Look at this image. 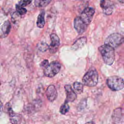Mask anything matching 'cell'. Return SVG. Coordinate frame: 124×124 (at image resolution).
I'll list each match as a JSON object with an SVG mask.
<instances>
[{"mask_svg": "<svg viewBox=\"0 0 124 124\" xmlns=\"http://www.w3.org/2000/svg\"><path fill=\"white\" fill-rule=\"evenodd\" d=\"M104 62L107 65H111L115 60V51L113 47L107 45H103L98 48Z\"/></svg>", "mask_w": 124, "mask_h": 124, "instance_id": "1", "label": "cell"}, {"mask_svg": "<svg viewBox=\"0 0 124 124\" xmlns=\"http://www.w3.org/2000/svg\"><path fill=\"white\" fill-rule=\"evenodd\" d=\"M98 80V74L95 69L89 70L83 76L82 81L84 85L89 87L95 86Z\"/></svg>", "mask_w": 124, "mask_h": 124, "instance_id": "2", "label": "cell"}, {"mask_svg": "<svg viewBox=\"0 0 124 124\" xmlns=\"http://www.w3.org/2000/svg\"><path fill=\"white\" fill-rule=\"evenodd\" d=\"M107 84L108 88L111 90L119 91L124 87V80L120 77L113 76L107 78Z\"/></svg>", "mask_w": 124, "mask_h": 124, "instance_id": "3", "label": "cell"}, {"mask_svg": "<svg viewBox=\"0 0 124 124\" xmlns=\"http://www.w3.org/2000/svg\"><path fill=\"white\" fill-rule=\"evenodd\" d=\"M124 42V36L119 33H114L108 36L104 42V44L113 48L117 47Z\"/></svg>", "mask_w": 124, "mask_h": 124, "instance_id": "4", "label": "cell"}, {"mask_svg": "<svg viewBox=\"0 0 124 124\" xmlns=\"http://www.w3.org/2000/svg\"><path fill=\"white\" fill-rule=\"evenodd\" d=\"M61 68V64L58 62H52L44 69V75L48 78H53L57 75Z\"/></svg>", "mask_w": 124, "mask_h": 124, "instance_id": "5", "label": "cell"}, {"mask_svg": "<svg viewBox=\"0 0 124 124\" xmlns=\"http://www.w3.org/2000/svg\"><path fill=\"white\" fill-rule=\"evenodd\" d=\"M95 13L94 9L93 7H87L84 9L81 14V19L88 25L92 20Z\"/></svg>", "mask_w": 124, "mask_h": 124, "instance_id": "6", "label": "cell"}, {"mask_svg": "<svg viewBox=\"0 0 124 124\" xmlns=\"http://www.w3.org/2000/svg\"><path fill=\"white\" fill-rule=\"evenodd\" d=\"M74 26L77 31L81 34L86 31L88 25L81 19L80 16H77L74 19Z\"/></svg>", "mask_w": 124, "mask_h": 124, "instance_id": "7", "label": "cell"}, {"mask_svg": "<svg viewBox=\"0 0 124 124\" xmlns=\"http://www.w3.org/2000/svg\"><path fill=\"white\" fill-rule=\"evenodd\" d=\"M51 44L49 46V51L51 53H55L60 44V40L59 37L55 33H52L50 36Z\"/></svg>", "mask_w": 124, "mask_h": 124, "instance_id": "8", "label": "cell"}, {"mask_svg": "<svg viewBox=\"0 0 124 124\" xmlns=\"http://www.w3.org/2000/svg\"><path fill=\"white\" fill-rule=\"evenodd\" d=\"M66 92V97L65 101L67 103L72 102L77 98V94L74 91L72 87L70 85H66L64 86Z\"/></svg>", "mask_w": 124, "mask_h": 124, "instance_id": "9", "label": "cell"}, {"mask_svg": "<svg viewBox=\"0 0 124 124\" xmlns=\"http://www.w3.org/2000/svg\"><path fill=\"white\" fill-rule=\"evenodd\" d=\"M100 4L104 14L107 15H110L112 13L113 11V4L111 1L101 0Z\"/></svg>", "mask_w": 124, "mask_h": 124, "instance_id": "10", "label": "cell"}, {"mask_svg": "<svg viewBox=\"0 0 124 124\" xmlns=\"http://www.w3.org/2000/svg\"><path fill=\"white\" fill-rule=\"evenodd\" d=\"M46 96L48 100L50 102L54 101L57 97L58 93L55 87L53 85L48 86L46 92Z\"/></svg>", "mask_w": 124, "mask_h": 124, "instance_id": "11", "label": "cell"}, {"mask_svg": "<svg viewBox=\"0 0 124 124\" xmlns=\"http://www.w3.org/2000/svg\"><path fill=\"white\" fill-rule=\"evenodd\" d=\"M11 29V23L9 20H6L1 26L0 37H6L9 33Z\"/></svg>", "mask_w": 124, "mask_h": 124, "instance_id": "12", "label": "cell"}, {"mask_svg": "<svg viewBox=\"0 0 124 124\" xmlns=\"http://www.w3.org/2000/svg\"><path fill=\"white\" fill-rule=\"evenodd\" d=\"M87 40L86 37H82L78 39L72 46V48L75 50L81 48L86 44Z\"/></svg>", "mask_w": 124, "mask_h": 124, "instance_id": "13", "label": "cell"}, {"mask_svg": "<svg viewBox=\"0 0 124 124\" xmlns=\"http://www.w3.org/2000/svg\"><path fill=\"white\" fill-rule=\"evenodd\" d=\"M45 12L44 10H42L38 16L36 25L37 26L40 28H43L45 24Z\"/></svg>", "mask_w": 124, "mask_h": 124, "instance_id": "14", "label": "cell"}, {"mask_svg": "<svg viewBox=\"0 0 124 124\" xmlns=\"http://www.w3.org/2000/svg\"><path fill=\"white\" fill-rule=\"evenodd\" d=\"M10 117L12 124H20L22 122V117L19 114L14 112L10 115Z\"/></svg>", "mask_w": 124, "mask_h": 124, "instance_id": "15", "label": "cell"}, {"mask_svg": "<svg viewBox=\"0 0 124 124\" xmlns=\"http://www.w3.org/2000/svg\"><path fill=\"white\" fill-rule=\"evenodd\" d=\"M50 2H51V0H36L34 1V5L36 7H44L47 5Z\"/></svg>", "mask_w": 124, "mask_h": 124, "instance_id": "16", "label": "cell"}, {"mask_svg": "<svg viewBox=\"0 0 124 124\" xmlns=\"http://www.w3.org/2000/svg\"><path fill=\"white\" fill-rule=\"evenodd\" d=\"M73 87L76 92L78 93H81L83 92V85L82 83L76 81L73 83Z\"/></svg>", "mask_w": 124, "mask_h": 124, "instance_id": "17", "label": "cell"}, {"mask_svg": "<svg viewBox=\"0 0 124 124\" xmlns=\"http://www.w3.org/2000/svg\"><path fill=\"white\" fill-rule=\"evenodd\" d=\"M70 107L69 106L68 104V103L65 102L64 104H63L60 109V113L62 114H66L69 110Z\"/></svg>", "mask_w": 124, "mask_h": 124, "instance_id": "18", "label": "cell"}, {"mask_svg": "<svg viewBox=\"0 0 124 124\" xmlns=\"http://www.w3.org/2000/svg\"><path fill=\"white\" fill-rule=\"evenodd\" d=\"M38 48L41 51L45 52L49 49V46L45 42H41L38 44Z\"/></svg>", "mask_w": 124, "mask_h": 124, "instance_id": "19", "label": "cell"}, {"mask_svg": "<svg viewBox=\"0 0 124 124\" xmlns=\"http://www.w3.org/2000/svg\"><path fill=\"white\" fill-rule=\"evenodd\" d=\"M16 8L17 13L20 15H24L27 13V10L25 8L19 6L18 4L16 5Z\"/></svg>", "mask_w": 124, "mask_h": 124, "instance_id": "20", "label": "cell"}, {"mask_svg": "<svg viewBox=\"0 0 124 124\" xmlns=\"http://www.w3.org/2000/svg\"><path fill=\"white\" fill-rule=\"evenodd\" d=\"M31 2V0H20L18 2V4L19 6L23 7L24 6H26L29 5Z\"/></svg>", "mask_w": 124, "mask_h": 124, "instance_id": "21", "label": "cell"}, {"mask_svg": "<svg viewBox=\"0 0 124 124\" xmlns=\"http://www.w3.org/2000/svg\"><path fill=\"white\" fill-rule=\"evenodd\" d=\"M48 61L47 60H44L40 63V66L42 67H45V68L48 65Z\"/></svg>", "mask_w": 124, "mask_h": 124, "instance_id": "22", "label": "cell"}, {"mask_svg": "<svg viewBox=\"0 0 124 124\" xmlns=\"http://www.w3.org/2000/svg\"><path fill=\"white\" fill-rule=\"evenodd\" d=\"M85 124H95L93 122H89L85 123Z\"/></svg>", "mask_w": 124, "mask_h": 124, "instance_id": "23", "label": "cell"}, {"mask_svg": "<svg viewBox=\"0 0 124 124\" xmlns=\"http://www.w3.org/2000/svg\"><path fill=\"white\" fill-rule=\"evenodd\" d=\"M121 3H124V0H119V1Z\"/></svg>", "mask_w": 124, "mask_h": 124, "instance_id": "24", "label": "cell"}]
</instances>
